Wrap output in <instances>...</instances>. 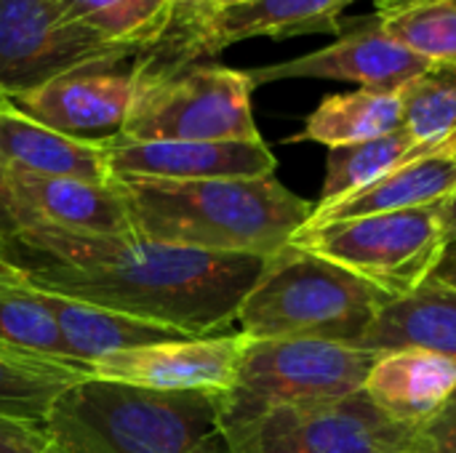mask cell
<instances>
[{"label": "cell", "mask_w": 456, "mask_h": 453, "mask_svg": "<svg viewBox=\"0 0 456 453\" xmlns=\"http://www.w3.org/2000/svg\"><path fill=\"white\" fill-rule=\"evenodd\" d=\"M235 3H243V0H216V8H224V5H235Z\"/></svg>", "instance_id": "836d02e7"}, {"label": "cell", "mask_w": 456, "mask_h": 453, "mask_svg": "<svg viewBox=\"0 0 456 453\" xmlns=\"http://www.w3.org/2000/svg\"><path fill=\"white\" fill-rule=\"evenodd\" d=\"M414 427L390 419L363 390L278 409L230 438L232 453H406Z\"/></svg>", "instance_id": "9c48e42d"}, {"label": "cell", "mask_w": 456, "mask_h": 453, "mask_svg": "<svg viewBox=\"0 0 456 453\" xmlns=\"http://www.w3.org/2000/svg\"><path fill=\"white\" fill-rule=\"evenodd\" d=\"M43 453H61V451H59L56 446H48V449H45V451H43Z\"/></svg>", "instance_id": "e575fe53"}, {"label": "cell", "mask_w": 456, "mask_h": 453, "mask_svg": "<svg viewBox=\"0 0 456 453\" xmlns=\"http://www.w3.org/2000/svg\"><path fill=\"white\" fill-rule=\"evenodd\" d=\"M444 232L449 246L456 243V192L444 203Z\"/></svg>", "instance_id": "d6a6232c"}, {"label": "cell", "mask_w": 456, "mask_h": 453, "mask_svg": "<svg viewBox=\"0 0 456 453\" xmlns=\"http://www.w3.org/2000/svg\"><path fill=\"white\" fill-rule=\"evenodd\" d=\"M454 3H456V0H454Z\"/></svg>", "instance_id": "8d00e7d4"}, {"label": "cell", "mask_w": 456, "mask_h": 453, "mask_svg": "<svg viewBox=\"0 0 456 453\" xmlns=\"http://www.w3.org/2000/svg\"><path fill=\"white\" fill-rule=\"evenodd\" d=\"M291 246L315 254L390 299L417 291L449 248L444 206L358 216L347 222L305 224Z\"/></svg>", "instance_id": "52a82bcc"}, {"label": "cell", "mask_w": 456, "mask_h": 453, "mask_svg": "<svg viewBox=\"0 0 456 453\" xmlns=\"http://www.w3.org/2000/svg\"><path fill=\"white\" fill-rule=\"evenodd\" d=\"M406 453H456V392L436 417L414 427Z\"/></svg>", "instance_id": "83f0119b"}, {"label": "cell", "mask_w": 456, "mask_h": 453, "mask_svg": "<svg viewBox=\"0 0 456 453\" xmlns=\"http://www.w3.org/2000/svg\"><path fill=\"white\" fill-rule=\"evenodd\" d=\"M248 336L214 334L112 352L94 363V376L166 392H227L238 376Z\"/></svg>", "instance_id": "4fadbf2b"}, {"label": "cell", "mask_w": 456, "mask_h": 453, "mask_svg": "<svg viewBox=\"0 0 456 453\" xmlns=\"http://www.w3.org/2000/svg\"><path fill=\"white\" fill-rule=\"evenodd\" d=\"M139 53L83 27L59 0H0V99L104 59Z\"/></svg>", "instance_id": "ba28073f"}, {"label": "cell", "mask_w": 456, "mask_h": 453, "mask_svg": "<svg viewBox=\"0 0 456 453\" xmlns=\"http://www.w3.org/2000/svg\"><path fill=\"white\" fill-rule=\"evenodd\" d=\"M398 128H403V91L385 93L358 88L326 96L307 117L305 128L289 142H315L331 150L379 139Z\"/></svg>", "instance_id": "44dd1931"}, {"label": "cell", "mask_w": 456, "mask_h": 453, "mask_svg": "<svg viewBox=\"0 0 456 453\" xmlns=\"http://www.w3.org/2000/svg\"><path fill=\"white\" fill-rule=\"evenodd\" d=\"M246 69L155 64L139 53V88L120 142H259Z\"/></svg>", "instance_id": "5b68a950"}, {"label": "cell", "mask_w": 456, "mask_h": 453, "mask_svg": "<svg viewBox=\"0 0 456 453\" xmlns=\"http://www.w3.org/2000/svg\"><path fill=\"white\" fill-rule=\"evenodd\" d=\"M0 344L94 376L91 366H83L67 355L56 320L45 304V294L35 288L21 272H16L3 259H0Z\"/></svg>", "instance_id": "7402d4cb"}, {"label": "cell", "mask_w": 456, "mask_h": 453, "mask_svg": "<svg viewBox=\"0 0 456 453\" xmlns=\"http://www.w3.org/2000/svg\"><path fill=\"white\" fill-rule=\"evenodd\" d=\"M377 21L387 37L436 69L456 72L454 0H387L379 5Z\"/></svg>", "instance_id": "d4e9b609"}, {"label": "cell", "mask_w": 456, "mask_h": 453, "mask_svg": "<svg viewBox=\"0 0 456 453\" xmlns=\"http://www.w3.org/2000/svg\"><path fill=\"white\" fill-rule=\"evenodd\" d=\"M430 278L456 291V243H452L444 251V256H441V262H438V267H436V272Z\"/></svg>", "instance_id": "1f68e13d"}, {"label": "cell", "mask_w": 456, "mask_h": 453, "mask_svg": "<svg viewBox=\"0 0 456 453\" xmlns=\"http://www.w3.org/2000/svg\"><path fill=\"white\" fill-rule=\"evenodd\" d=\"M361 347L377 352L417 347L456 360V291L428 278L377 315Z\"/></svg>", "instance_id": "d6986e66"}, {"label": "cell", "mask_w": 456, "mask_h": 453, "mask_svg": "<svg viewBox=\"0 0 456 453\" xmlns=\"http://www.w3.org/2000/svg\"><path fill=\"white\" fill-rule=\"evenodd\" d=\"M171 8H174L171 27H190L203 16H208L211 11H216V0H171Z\"/></svg>", "instance_id": "4dcf8cb0"}, {"label": "cell", "mask_w": 456, "mask_h": 453, "mask_svg": "<svg viewBox=\"0 0 456 453\" xmlns=\"http://www.w3.org/2000/svg\"><path fill=\"white\" fill-rule=\"evenodd\" d=\"M353 3L358 0H243L216 8L190 27H168L150 51L160 61L192 64L200 56H214L254 37L289 40L313 32H339L342 13Z\"/></svg>", "instance_id": "8fae6325"}, {"label": "cell", "mask_w": 456, "mask_h": 453, "mask_svg": "<svg viewBox=\"0 0 456 453\" xmlns=\"http://www.w3.org/2000/svg\"><path fill=\"white\" fill-rule=\"evenodd\" d=\"M446 147L419 142L406 128H398L387 136L331 147L326 158V179L321 187V200L313 208H326L342 198H350L353 192L374 184L385 174L422 158L430 152H441Z\"/></svg>", "instance_id": "603a6c76"}, {"label": "cell", "mask_w": 456, "mask_h": 453, "mask_svg": "<svg viewBox=\"0 0 456 453\" xmlns=\"http://www.w3.org/2000/svg\"><path fill=\"white\" fill-rule=\"evenodd\" d=\"M382 355L321 339L248 342L238 376L222 395V427L232 438L278 409L347 398L363 390Z\"/></svg>", "instance_id": "8992f818"}, {"label": "cell", "mask_w": 456, "mask_h": 453, "mask_svg": "<svg viewBox=\"0 0 456 453\" xmlns=\"http://www.w3.org/2000/svg\"><path fill=\"white\" fill-rule=\"evenodd\" d=\"M390 302L371 283L289 243L270 256L235 323L251 342L321 339L361 347Z\"/></svg>", "instance_id": "277c9868"}, {"label": "cell", "mask_w": 456, "mask_h": 453, "mask_svg": "<svg viewBox=\"0 0 456 453\" xmlns=\"http://www.w3.org/2000/svg\"><path fill=\"white\" fill-rule=\"evenodd\" d=\"M136 238L206 251L275 256L313 216V206L275 174L254 179H112Z\"/></svg>", "instance_id": "7a4b0ae2"}, {"label": "cell", "mask_w": 456, "mask_h": 453, "mask_svg": "<svg viewBox=\"0 0 456 453\" xmlns=\"http://www.w3.org/2000/svg\"><path fill=\"white\" fill-rule=\"evenodd\" d=\"M91 374L0 344V417L45 425L56 398Z\"/></svg>", "instance_id": "cb8c5ba5"}, {"label": "cell", "mask_w": 456, "mask_h": 453, "mask_svg": "<svg viewBox=\"0 0 456 453\" xmlns=\"http://www.w3.org/2000/svg\"><path fill=\"white\" fill-rule=\"evenodd\" d=\"M454 192L456 152L441 150L385 174L382 179L353 192L350 198H342L326 208H313L307 224H329V222H347V219L390 214V211L444 206Z\"/></svg>", "instance_id": "ac0fdd59"}, {"label": "cell", "mask_w": 456, "mask_h": 453, "mask_svg": "<svg viewBox=\"0 0 456 453\" xmlns=\"http://www.w3.org/2000/svg\"><path fill=\"white\" fill-rule=\"evenodd\" d=\"M403 128L456 152V72L433 69L403 88Z\"/></svg>", "instance_id": "4316f807"}, {"label": "cell", "mask_w": 456, "mask_h": 453, "mask_svg": "<svg viewBox=\"0 0 456 453\" xmlns=\"http://www.w3.org/2000/svg\"><path fill=\"white\" fill-rule=\"evenodd\" d=\"M19 230H21V219H19L16 203H13L11 190H8L5 168L0 166V254L5 251V246L11 243V238H13Z\"/></svg>", "instance_id": "f546056e"}, {"label": "cell", "mask_w": 456, "mask_h": 453, "mask_svg": "<svg viewBox=\"0 0 456 453\" xmlns=\"http://www.w3.org/2000/svg\"><path fill=\"white\" fill-rule=\"evenodd\" d=\"M0 166L8 174L110 182L102 144L64 136L0 99Z\"/></svg>", "instance_id": "e0dca14e"}, {"label": "cell", "mask_w": 456, "mask_h": 453, "mask_svg": "<svg viewBox=\"0 0 456 453\" xmlns=\"http://www.w3.org/2000/svg\"><path fill=\"white\" fill-rule=\"evenodd\" d=\"M337 35L339 37L331 45L318 48L313 53L246 69L254 88L278 80L313 77V80H345L369 91L395 93L403 91L417 77L436 69L430 61H425L422 56L411 53L401 43L387 37L377 21V13L369 19H342Z\"/></svg>", "instance_id": "7c38bea8"}, {"label": "cell", "mask_w": 456, "mask_h": 453, "mask_svg": "<svg viewBox=\"0 0 456 453\" xmlns=\"http://www.w3.org/2000/svg\"><path fill=\"white\" fill-rule=\"evenodd\" d=\"M139 53L69 69L8 104L64 136L104 147L120 136L136 99Z\"/></svg>", "instance_id": "30bf717a"}, {"label": "cell", "mask_w": 456, "mask_h": 453, "mask_svg": "<svg viewBox=\"0 0 456 453\" xmlns=\"http://www.w3.org/2000/svg\"><path fill=\"white\" fill-rule=\"evenodd\" d=\"M45 304L56 320V328L64 342L67 355L91 368L96 360H102L112 352L187 339V334H182L176 328L136 320V318H128V315L112 312V310H102V307L72 302V299L53 296V294H45Z\"/></svg>", "instance_id": "ffe728a7"}, {"label": "cell", "mask_w": 456, "mask_h": 453, "mask_svg": "<svg viewBox=\"0 0 456 453\" xmlns=\"http://www.w3.org/2000/svg\"><path fill=\"white\" fill-rule=\"evenodd\" d=\"M112 179H254L275 174V155L259 142H110Z\"/></svg>", "instance_id": "5bb4252c"}, {"label": "cell", "mask_w": 456, "mask_h": 453, "mask_svg": "<svg viewBox=\"0 0 456 453\" xmlns=\"http://www.w3.org/2000/svg\"><path fill=\"white\" fill-rule=\"evenodd\" d=\"M363 392L390 419L419 427L456 392V360L417 347L385 352L369 371Z\"/></svg>", "instance_id": "2e32d148"}, {"label": "cell", "mask_w": 456, "mask_h": 453, "mask_svg": "<svg viewBox=\"0 0 456 453\" xmlns=\"http://www.w3.org/2000/svg\"><path fill=\"white\" fill-rule=\"evenodd\" d=\"M43 427L61 453H232L222 392H166L91 376L56 398Z\"/></svg>", "instance_id": "3957f363"}, {"label": "cell", "mask_w": 456, "mask_h": 453, "mask_svg": "<svg viewBox=\"0 0 456 453\" xmlns=\"http://www.w3.org/2000/svg\"><path fill=\"white\" fill-rule=\"evenodd\" d=\"M72 19L115 45L144 51L174 19L171 0H59Z\"/></svg>", "instance_id": "484cf974"}, {"label": "cell", "mask_w": 456, "mask_h": 453, "mask_svg": "<svg viewBox=\"0 0 456 453\" xmlns=\"http://www.w3.org/2000/svg\"><path fill=\"white\" fill-rule=\"evenodd\" d=\"M385 3H387V0H385ZM379 5H382V3H379Z\"/></svg>", "instance_id": "d590c367"}, {"label": "cell", "mask_w": 456, "mask_h": 453, "mask_svg": "<svg viewBox=\"0 0 456 453\" xmlns=\"http://www.w3.org/2000/svg\"><path fill=\"white\" fill-rule=\"evenodd\" d=\"M0 259L45 294L187 336H214L232 326L270 262L248 254L174 248L134 232L83 235L40 222L24 224Z\"/></svg>", "instance_id": "6da1fadb"}, {"label": "cell", "mask_w": 456, "mask_h": 453, "mask_svg": "<svg viewBox=\"0 0 456 453\" xmlns=\"http://www.w3.org/2000/svg\"><path fill=\"white\" fill-rule=\"evenodd\" d=\"M48 446L45 427L0 417V453H43Z\"/></svg>", "instance_id": "f1b7e54d"}, {"label": "cell", "mask_w": 456, "mask_h": 453, "mask_svg": "<svg viewBox=\"0 0 456 453\" xmlns=\"http://www.w3.org/2000/svg\"><path fill=\"white\" fill-rule=\"evenodd\" d=\"M21 227L40 222L83 235H131L126 203L115 182L8 174Z\"/></svg>", "instance_id": "9a60e30c"}]
</instances>
